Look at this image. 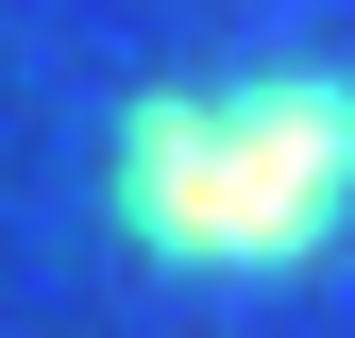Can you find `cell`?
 I'll list each match as a JSON object with an SVG mask.
<instances>
[{"label":"cell","instance_id":"cell-1","mask_svg":"<svg viewBox=\"0 0 355 338\" xmlns=\"http://www.w3.org/2000/svg\"><path fill=\"white\" fill-rule=\"evenodd\" d=\"M102 220L169 287H288L355 237V68L338 51H254L136 84L102 118Z\"/></svg>","mask_w":355,"mask_h":338}]
</instances>
